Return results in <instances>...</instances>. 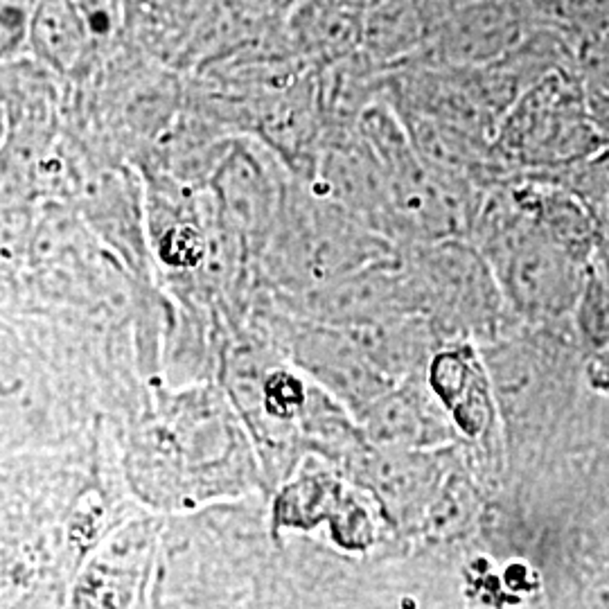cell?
<instances>
[{
    "mask_svg": "<svg viewBox=\"0 0 609 609\" xmlns=\"http://www.w3.org/2000/svg\"><path fill=\"white\" fill-rule=\"evenodd\" d=\"M467 239L487 260L519 323L571 321L589 264L575 260L539 228L519 206L510 178L481 192Z\"/></svg>",
    "mask_w": 609,
    "mask_h": 609,
    "instance_id": "obj_1",
    "label": "cell"
},
{
    "mask_svg": "<svg viewBox=\"0 0 609 609\" xmlns=\"http://www.w3.org/2000/svg\"><path fill=\"white\" fill-rule=\"evenodd\" d=\"M492 147L512 176L560 174L605 151L578 70L560 68L530 86L503 115Z\"/></svg>",
    "mask_w": 609,
    "mask_h": 609,
    "instance_id": "obj_2",
    "label": "cell"
},
{
    "mask_svg": "<svg viewBox=\"0 0 609 609\" xmlns=\"http://www.w3.org/2000/svg\"><path fill=\"white\" fill-rule=\"evenodd\" d=\"M397 246L321 192L287 203L278 230L275 269L304 291L325 287L397 255Z\"/></svg>",
    "mask_w": 609,
    "mask_h": 609,
    "instance_id": "obj_3",
    "label": "cell"
},
{
    "mask_svg": "<svg viewBox=\"0 0 609 609\" xmlns=\"http://www.w3.org/2000/svg\"><path fill=\"white\" fill-rule=\"evenodd\" d=\"M422 289L424 314L438 332H496L521 325L487 260L465 237L399 248Z\"/></svg>",
    "mask_w": 609,
    "mask_h": 609,
    "instance_id": "obj_4",
    "label": "cell"
},
{
    "mask_svg": "<svg viewBox=\"0 0 609 609\" xmlns=\"http://www.w3.org/2000/svg\"><path fill=\"white\" fill-rule=\"evenodd\" d=\"M381 512L397 526L427 524L431 508L451 476V449H377L368 444L352 461Z\"/></svg>",
    "mask_w": 609,
    "mask_h": 609,
    "instance_id": "obj_5",
    "label": "cell"
},
{
    "mask_svg": "<svg viewBox=\"0 0 609 609\" xmlns=\"http://www.w3.org/2000/svg\"><path fill=\"white\" fill-rule=\"evenodd\" d=\"M530 27L526 0H476L451 9L427 43L429 59L440 66H487L515 50Z\"/></svg>",
    "mask_w": 609,
    "mask_h": 609,
    "instance_id": "obj_6",
    "label": "cell"
},
{
    "mask_svg": "<svg viewBox=\"0 0 609 609\" xmlns=\"http://www.w3.org/2000/svg\"><path fill=\"white\" fill-rule=\"evenodd\" d=\"M352 487H347L325 465L307 463L282 485L273 505L280 526L309 528L330 521L332 533L347 548H364L372 539V515Z\"/></svg>",
    "mask_w": 609,
    "mask_h": 609,
    "instance_id": "obj_7",
    "label": "cell"
},
{
    "mask_svg": "<svg viewBox=\"0 0 609 609\" xmlns=\"http://www.w3.org/2000/svg\"><path fill=\"white\" fill-rule=\"evenodd\" d=\"M151 521H131L106 537L84 564L68 609H133L154 560Z\"/></svg>",
    "mask_w": 609,
    "mask_h": 609,
    "instance_id": "obj_8",
    "label": "cell"
},
{
    "mask_svg": "<svg viewBox=\"0 0 609 609\" xmlns=\"http://www.w3.org/2000/svg\"><path fill=\"white\" fill-rule=\"evenodd\" d=\"M359 422L366 442L377 449H440L456 431L424 372L390 386L361 413Z\"/></svg>",
    "mask_w": 609,
    "mask_h": 609,
    "instance_id": "obj_9",
    "label": "cell"
},
{
    "mask_svg": "<svg viewBox=\"0 0 609 609\" xmlns=\"http://www.w3.org/2000/svg\"><path fill=\"white\" fill-rule=\"evenodd\" d=\"M293 354L296 364L323 390L354 411L357 418L395 386L366 359L354 338L341 327L323 323L302 327L293 338Z\"/></svg>",
    "mask_w": 609,
    "mask_h": 609,
    "instance_id": "obj_10",
    "label": "cell"
},
{
    "mask_svg": "<svg viewBox=\"0 0 609 609\" xmlns=\"http://www.w3.org/2000/svg\"><path fill=\"white\" fill-rule=\"evenodd\" d=\"M424 377L458 433L481 438L492 429L499 406L485 361L472 345L453 343L438 347Z\"/></svg>",
    "mask_w": 609,
    "mask_h": 609,
    "instance_id": "obj_11",
    "label": "cell"
},
{
    "mask_svg": "<svg viewBox=\"0 0 609 609\" xmlns=\"http://www.w3.org/2000/svg\"><path fill=\"white\" fill-rule=\"evenodd\" d=\"M88 30L72 0H41L32 18L34 50L59 72H70L86 57Z\"/></svg>",
    "mask_w": 609,
    "mask_h": 609,
    "instance_id": "obj_12",
    "label": "cell"
},
{
    "mask_svg": "<svg viewBox=\"0 0 609 609\" xmlns=\"http://www.w3.org/2000/svg\"><path fill=\"white\" fill-rule=\"evenodd\" d=\"M580 345L591 354L609 345V275L589 264L584 289L571 316Z\"/></svg>",
    "mask_w": 609,
    "mask_h": 609,
    "instance_id": "obj_13",
    "label": "cell"
},
{
    "mask_svg": "<svg viewBox=\"0 0 609 609\" xmlns=\"http://www.w3.org/2000/svg\"><path fill=\"white\" fill-rule=\"evenodd\" d=\"M309 393L300 377L287 370L269 372L262 381V409L275 420H291L304 411Z\"/></svg>",
    "mask_w": 609,
    "mask_h": 609,
    "instance_id": "obj_14",
    "label": "cell"
},
{
    "mask_svg": "<svg viewBox=\"0 0 609 609\" xmlns=\"http://www.w3.org/2000/svg\"><path fill=\"white\" fill-rule=\"evenodd\" d=\"M575 66L589 88L609 93V38H587L575 43Z\"/></svg>",
    "mask_w": 609,
    "mask_h": 609,
    "instance_id": "obj_15",
    "label": "cell"
},
{
    "mask_svg": "<svg viewBox=\"0 0 609 609\" xmlns=\"http://www.w3.org/2000/svg\"><path fill=\"white\" fill-rule=\"evenodd\" d=\"M206 255V246H203L201 235L190 226H174L165 233L163 239V258L167 264L178 269L194 267L201 262Z\"/></svg>",
    "mask_w": 609,
    "mask_h": 609,
    "instance_id": "obj_16",
    "label": "cell"
},
{
    "mask_svg": "<svg viewBox=\"0 0 609 609\" xmlns=\"http://www.w3.org/2000/svg\"><path fill=\"white\" fill-rule=\"evenodd\" d=\"M587 106H589L591 122H593V127H596L598 135H600L602 144H605V149H609V93H602V90L589 88L587 86Z\"/></svg>",
    "mask_w": 609,
    "mask_h": 609,
    "instance_id": "obj_17",
    "label": "cell"
},
{
    "mask_svg": "<svg viewBox=\"0 0 609 609\" xmlns=\"http://www.w3.org/2000/svg\"><path fill=\"white\" fill-rule=\"evenodd\" d=\"M596 607L598 609H609V580L602 584H598L596 589Z\"/></svg>",
    "mask_w": 609,
    "mask_h": 609,
    "instance_id": "obj_18",
    "label": "cell"
}]
</instances>
